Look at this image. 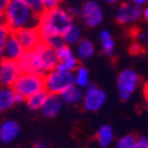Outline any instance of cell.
<instances>
[{
    "mask_svg": "<svg viewBox=\"0 0 148 148\" xmlns=\"http://www.w3.org/2000/svg\"><path fill=\"white\" fill-rule=\"evenodd\" d=\"M64 103L67 105H77L79 102L82 101L84 98V92L82 88L78 87L77 85H72L71 87H68L67 89H65L62 93L60 94Z\"/></svg>",
    "mask_w": 148,
    "mask_h": 148,
    "instance_id": "18",
    "label": "cell"
},
{
    "mask_svg": "<svg viewBox=\"0 0 148 148\" xmlns=\"http://www.w3.org/2000/svg\"><path fill=\"white\" fill-rule=\"evenodd\" d=\"M12 88L18 97H20L23 100H26L28 97L38 93V92L45 90L44 75L36 73L23 72L13 84Z\"/></svg>",
    "mask_w": 148,
    "mask_h": 148,
    "instance_id": "4",
    "label": "cell"
},
{
    "mask_svg": "<svg viewBox=\"0 0 148 148\" xmlns=\"http://www.w3.org/2000/svg\"><path fill=\"white\" fill-rule=\"evenodd\" d=\"M142 14L141 7L133 3H122L115 13V19L121 25L133 24L140 19Z\"/></svg>",
    "mask_w": 148,
    "mask_h": 148,
    "instance_id": "10",
    "label": "cell"
},
{
    "mask_svg": "<svg viewBox=\"0 0 148 148\" xmlns=\"http://www.w3.org/2000/svg\"><path fill=\"white\" fill-rule=\"evenodd\" d=\"M73 15L65 8L55 7L52 10H45L39 14L38 27L41 39L45 42H49L51 40L62 36L66 29L73 25Z\"/></svg>",
    "mask_w": 148,
    "mask_h": 148,
    "instance_id": "2",
    "label": "cell"
},
{
    "mask_svg": "<svg viewBox=\"0 0 148 148\" xmlns=\"http://www.w3.org/2000/svg\"><path fill=\"white\" fill-rule=\"evenodd\" d=\"M15 103H18V101L13 88L3 86V88H0V114L12 108Z\"/></svg>",
    "mask_w": 148,
    "mask_h": 148,
    "instance_id": "16",
    "label": "cell"
},
{
    "mask_svg": "<svg viewBox=\"0 0 148 148\" xmlns=\"http://www.w3.org/2000/svg\"><path fill=\"white\" fill-rule=\"evenodd\" d=\"M145 38H146V41H147V44H148V31H147V33H146V35H145Z\"/></svg>",
    "mask_w": 148,
    "mask_h": 148,
    "instance_id": "38",
    "label": "cell"
},
{
    "mask_svg": "<svg viewBox=\"0 0 148 148\" xmlns=\"http://www.w3.org/2000/svg\"><path fill=\"white\" fill-rule=\"evenodd\" d=\"M33 148H47V147H46V143H45V142H42V141H38V142H35V143H34Z\"/></svg>",
    "mask_w": 148,
    "mask_h": 148,
    "instance_id": "32",
    "label": "cell"
},
{
    "mask_svg": "<svg viewBox=\"0 0 148 148\" xmlns=\"http://www.w3.org/2000/svg\"><path fill=\"white\" fill-rule=\"evenodd\" d=\"M143 18L146 19V21H148V7L143 11Z\"/></svg>",
    "mask_w": 148,
    "mask_h": 148,
    "instance_id": "35",
    "label": "cell"
},
{
    "mask_svg": "<svg viewBox=\"0 0 148 148\" xmlns=\"http://www.w3.org/2000/svg\"><path fill=\"white\" fill-rule=\"evenodd\" d=\"M113 136H114V132H113L112 127L108 126V125L101 126L97 133V140H98L101 148L109 147L113 141Z\"/></svg>",
    "mask_w": 148,
    "mask_h": 148,
    "instance_id": "21",
    "label": "cell"
},
{
    "mask_svg": "<svg viewBox=\"0 0 148 148\" xmlns=\"http://www.w3.org/2000/svg\"><path fill=\"white\" fill-rule=\"evenodd\" d=\"M62 39H64V42L66 45H68V46L77 45L82 39V31H81V28L79 26L73 24L62 34Z\"/></svg>",
    "mask_w": 148,
    "mask_h": 148,
    "instance_id": "20",
    "label": "cell"
},
{
    "mask_svg": "<svg viewBox=\"0 0 148 148\" xmlns=\"http://www.w3.org/2000/svg\"><path fill=\"white\" fill-rule=\"evenodd\" d=\"M101 1H103V3H107V4H115L118 0H101Z\"/></svg>",
    "mask_w": 148,
    "mask_h": 148,
    "instance_id": "36",
    "label": "cell"
},
{
    "mask_svg": "<svg viewBox=\"0 0 148 148\" xmlns=\"http://www.w3.org/2000/svg\"><path fill=\"white\" fill-rule=\"evenodd\" d=\"M13 33L16 35V38L19 39V41L21 42V45L25 47L26 51L35 48L42 41L40 32L36 26L25 27L21 29H18L16 32H13Z\"/></svg>",
    "mask_w": 148,
    "mask_h": 148,
    "instance_id": "12",
    "label": "cell"
},
{
    "mask_svg": "<svg viewBox=\"0 0 148 148\" xmlns=\"http://www.w3.org/2000/svg\"><path fill=\"white\" fill-rule=\"evenodd\" d=\"M8 3H10V0H0V16H1L3 13L5 12Z\"/></svg>",
    "mask_w": 148,
    "mask_h": 148,
    "instance_id": "30",
    "label": "cell"
},
{
    "mask_svg": "<svg viewBox=\"0 0 148 148\" xmlns=\"http://www.w3.org/2000/svg\"><path fill=\"white\" fill-rule=\"evenodd\" d=\"M143 97H145L146 102L148 103V82H146L143 85Z\"/></svg>",
    "mask_w": 148,
    "mask_h": 148,
    "instance_id": "31",
    "label": "cell"
},
{
    "mask_svg": "<svg viewBox=\"0 0 148 148\" xmlns=\"http://www.w3.org/2000/svg\"><path fill=\"white\" fill-rule=\"evenodd\" d=\"M21 73L23 69L18 60L7 58H3L0 60V85L12 87Z\"/></svg>",
    "mask_w": 148,
    "mask_h": 148,
    "instance_id": "8",
    "label": "cell"
},
{
    "mask_svg": "<svg viewBox=\"0 0 148 148\" xmlns=\"http://www.w3.org/2000/svg\"><path fill=\"white\" fill-rule=\"evenodd\" d=\"M24 1L28 7H31L36 14H40L45 11L44 5H42V0H21Z\"/></svg>",
    "mask_w": 148,
    "mask_h": 148,
    "instance_id": "25",
    "label": "cell"
},
{
    "mask_svg": "<svg viewBox=\"0 0 148 148\" xmlns=\"http://www.w3.org/2000/svg\"><path fill=\"white\" fill-rule=\"evenodd\" d=\"M99 41H100V46L102 52L110 57L114 53V48H115V41L113 39V35L109 31H101L100 35H99Z\"/></svg>",
    "mask_w": 148,
    "mask_h": 148,
    "instance_id": "19",
    "label": "cell"
},
{
    "mask_svg": "<svg viewBox=\"0 0 148 148\" xmlns=\"http://www.w3.org/2000/svg\"><path fill=\"white\" fill-rule=\"evenodd\" d=\"M3 58H4V49H3V47H0V60Z\"/></svg>",
    "mask_w": 148,
    "mask_h": 148,
    "instance_id": "37",
    "label": "cell"
},
{
    "mask_svg": "<svg viewBox=\"0 0 148 148\" xmlns=\"http://www.w3.org/2000/svg\"><path fill=\"white\" fill-rule=\"evenodd\" d=\"M20 134V125L15 120H6L0 125V141L11 143L16 140Z\"/></svg>",
    "mask_w": 148,
    "mask_h": 148,
    "instance_id": "14",
    "label": "cell"
},
{
    "mask_svg": "<svg viewBox=\"0 0 148 148\" xmlns=\"http://www.w3.org/2000/svg\"><path fill=\"white\" fill-rule=\"evenodd\" d=\"M11 32H16L25 27H33L38 25L39 14H36L21 0H10V3L0 16Z\"/></svg>",
    "mask_w": 148,
    "mask_h": 148,
    "instance_id": "3",
    "label": "cell"
},
{
    "mask_svg": "<svg viewBox=\"0 0 148 148\" xmlns=\"http://www.w3.org/2000/svg\"><path fill=\"white\" fill-rule=\"evenodd\" d=\"M57 55H58V68L64 71L74 72L75 68L79 66V59L77 54L73 52L71 46L64 44L60 47L57 48Z\"/></svg>",
    "mask_w": 148,
    "mask_h": 148,
    "instance_id": "11",
    "label": "cell"
},
{
    "mask_svg": "<svg viewBox=\"0 0 148 148\" xmlns=\"http://www.w3.org/2000/svg\"><path fill=\"white\" fill-rule=\"evenodd\" d=\"M89 72L85 66H78L74 71V85L80 88H86L89 85Z\"/></svg>",
    "mask_w": 148,
    "mask_h": 148,
    "instance_id": "23",
    "label": "cell"
},
{
    "mask_svg": "<svg viewBox=\"0 0 148 148\" xmlns=\"http://www.w3.org/2000/svg\"><path fill=\"white\" fill-rule=\"evenodd\" d=\"M85 89H86V92L82 98L84 108L86 110H89V112L99 110L103 106V103L107 99L106 93L101 88H99L95 85H92V84H89Z\"/></svg>",
    "mask_w": 148,
    "mask_h": 148,
    "instance_id": "9",
    "label": "cell"
},
{
    "mask_svg": "<svg viewBox=\"0 0 148 148\" xmlns=\"http://www.w3.org/2000/svg\"><path fill=\"white\" fill-rule=\"evenodd\" d=\"M81 20L88 27H98L103 20V11L101 5L95 0H88L80 7L79 13Z\"/></svg>",
    "mask_w": 148,
    "mask_h": 148,
    "instance_id": "7",
    "label": "cell"
},
{
    "mask_svg": "<svg viewBox=\"0 0 148 148\" xmlns=\"http://www.w3.org/2000/svg\"><path fill=\"white\" fill-rule=\"evenodd\" d=\"M147 1H148V0H131V3H133V4H135V5H139V6L145 5Z\"/></svg>",
    "mask_w": 148,
    "mask_h": 148,
    "instance_id": "34",
    "label": "cell"
},
{
    "mask_svg": "<svg viewBox=\"0 0 148 148\" xmlns=\"http://www.w3.org/2000/svg\"><path fill=\"white\" fill-rule=\"evenodd\" d=\"M23 72L36 73L45 75L49 71L58 66L57 48L41 41L33 49L26 51L19 60Z\"/></svg>",
    "mask_w": 148,
    "mask_h": 148,
    "instance_id": "1",
    "label": "cell"
},
{
    "mask_svg": "<svg viewBox=\"0 0 148 148\" xmlns=\"http://www.w3.org/2000/svg\"><path fill=\"white\" fill-rule=\"evenodd\" d=\"M132 148H148V138L142 136V138L136 139Z\"/></svg>",
    "mask_w": 148,
    "mask_h": 148,
    "instance_id": "28",
    "label": "cell"
},
{
    "mask_svg": "<svg viewBox=\"0 0 148 148\" xmlns=\"http://www.w3.org/2000/svg\"><path fill=\"white\" fill-rule=\"evenodd\" d=\"M64 101L60 95L58 94H47V98L41 107V112L47 118H54L57 116L62 109Z\"/></svg>",
    "mask_w": 148,
    "mask_h": 148,
    "instance_id": "15",
    "label": "cell"
},
{
    "mask_svg": "<svg viewBox=\"0 0 148 148\" xmlns=\"http://www.w3.org/2000/svg\"><path fill=\"white\" fill-rule=\"evenodd\" d=\"M3 49H4V58L18 60V61L21 59V57L26 52L25 47L21 45V42L19 41V39L16 38V35L13 32L8 35Z\"/></svg>",
    "mask_w": 148,
    "mask_h": 148,
    "instance_id": "13",
    "label": "cell"
},
{
    "mask_svg": "<svg viewBox=\"0 0 148 148\" xmlns=\"http://www.w3.org/2000/svg\"><path fill=\"white\" fill-rule=\"evenodd\" d=\"M140 82L139 74L133 69H123L118 77V93L122 101H127L133 95Z\"/></svg>",
    "mask_w": 148,
    "mask_h": 148,
    "instance_id": "6",
    "label": "cell"
},
{
    "mask_svg": "<svg viewBox=\"0 0 148 148\" xmlns=\"http://www.w3.org/2000/svg\"><path fill=\"white\" fill-rule=\"evenodd\" d=\"M12 32L10 31V28L5 25V23L0 19V47H4L8 35L11 34Z\"/></svg>",
    "mask_w": 148,
    "mask_h": 148,
    "instance_id": "26",
    "label": "cell"
},
{
    "mask_svg": "<svg viewBox=\"0 0 148 148\" xmlns=\"http://www.w3.org/2000/svg\"><path fill=\"white\" fill-rule=\"evenodd\" d=\"M42 5L45 10H52L60 6V0H42Z\"/></svg>",
    "mask_w": 148,
    "mask_h": 148,
    "instance_id": "27",
    "label": "cell"
},
{
    "mask_svg": "<svg viewBox=\"0 0 148 148\" xmlns=\"http://www.w3.org/2000/svg\"><path fill=\"white\" fill-rule=\"evenodd\" d=\"M67 11H68L73 16H75V15H78V14L80 13V10H78V8H68Z\"/></svg>",
    "mask_w": 148,
    "mask_h": 148,
    "instance_id": "33",
    "label": "cell"
},
{
    "mask_svg": "<svg viewBox=\"0 0 148 148\" xmlns=\"http://www.w3.org/2000/svg\"><path fill=\"white\" fill-rule=\"evenodd\" d=\"M45 90L49 94L60 95L65 89L74 85V72L64 71L58 67L44 75Z\"/></svg>",
    "mask_w": 148,
    "mask_h": 148,
    "instance_id": "5",
    "label": "cell"
},
{
    "mask_svg": "<svg viewBox=\"0 0 148 148\" xmlns=\"http://www.w3.org/2000/svg\"><path fill=\"white\" fill-rule=\"evenodd\" d=\"M47 92L46 90H41V92H38L31 97H28L25 101H26V105L27 107L31 109V110H40L46 98H47Z\"/></svg>",
    "mask_w": 148,
    "mask_h": 148,
    "instance_id": "22",
    "label": "cell"
},
{
    "mask_svg": "<svg viewBox=\"0 0 148 148\" xmlns=\"http://www.w3.org/2000/svg\"><path fill=\"white\" fill-rule=\"evenodd\" d=\"M95 52V47L94 44L88 39H81L77 45H75V54L79 60L86 61L89 60L94 55Z\"/></svg>",
    "mask_w": 148,
    "mask_h": 148,
    "instance_id": "17",
    "label": "cell"
},
{
    "mask_svg": "<svg viewBox=\"0 0 148 148\" xmlns=\"http://www.w3.org/2000/svg\"><path fill=\"white\" fill-rule=\"evenodd\" d=\"M143 52H145L143 47L139 44H133V45H131V47H129V53L133 54V55H139Z\"/></svg>",
    "mask_w": 148,
    "mask_h": 148,
    "instance_id": "29",
    "label": "cell"
},
{
    "mask_svg": "<svg viewBox=\"0 0 148 148\" xmlns=\"http://www.w3.org/2000/svg\"><path fill=\"white\" fill-rule=\"evenodd\" d=\"M135 136L133 134H128V135H125L122 136L116 145L114 146V148H132V146L134 145L135 142Z\"/></svg>",
    "mask_w": 148,
    "mask_h": 148,
    "instance_id": "24",
    "label": "cell"
}]
</instances>
